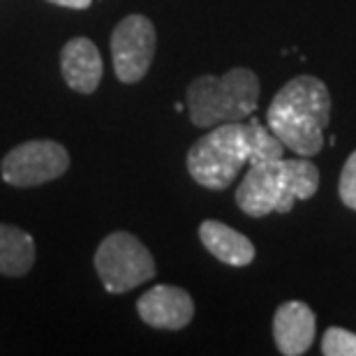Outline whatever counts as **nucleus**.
I'll return each instance as SVG.
<instances>
[{"label": "nucleus", "mask_w": 356, "mask_h": 356, "mask_svg": "<svg viewBox=\"0 0 356 356\" xmlns=\"http://www.w3.org/2000/svg\"><path fill=\"white\" fill-rule=\"evenodd\" d=\"M331 120V92L317 76L298 74L270 99L266 125L284 148L312 158L324 148V130Z\"/></svg>", "instance_id": "obj_1"}, {"label": "nucleus", "mask_w": 356, "mask_h": 356, "mask_svg": "<svg viewBox=\"0 0 356 356\" xmlns=\"http://www.w3.org/2000/svg\"><path fill=\"white\" fill-rule=\"evenodd\" d=\"M319 190V169L310 158L273 160L250 165L236 188V206L250 218L289 213L296 202L312 199Z\"/></svg>", "instance_id": "obj_2"}, {"label": "nucleus", "mask_w": 356, "mask_h": 356, "mask_svg": "<svg viewBox=\"0 0 356 356\" xmlns=\"http://www.w3.org/2000/svg\"><path fill=\"white\" fill-rule=\"evenodd\" d=\"M259 76L250 67H232L222 76L204 74L188 86V113L192 125L216 127L252 116L259 106Z\"/></svg>", "instance_id": "obj_3"}, {"label": "nucleus", "mask_w": 356, "mask_h": 356, "mask_svg": "<svg viewBox=\"0 0 356 356\" xmlns=\"http://www.w3.org/2000/svg\"><path fill=\"white\" fill-rule=\"evenodd\" d=\"M250 158L243 120L220 123L197 139L188 151V172L202 188L227 190Z\"/></svg>", "instance_id": "obj_4"}, {"label": "nucleus", "mask_w": 356, "mask_h": 356, "mask_svg": "<svg viewBox=\"0 0 356 356\" xmlns=\"http://www.w3.org/2000/svg\"><path fill=\"white\" fill-rule=\"evenodd\" d=\"M95 268L104 289L111 294H125L155 275L153 254L130 232H113L99 243Z\"/></svg>", "instance_id": "obj_5"}, {"label": "nucleus", "mask_w": 356, "mask_h": 356, "mask_svg": "<svg viewBox=\"0 0 356 356\" xmlns=\"http://www.w3.org/2000/svg\"><path fill=\"white\" fill-rule=\"evenodd\" d=\"M70 155L58 141H26L12 148L5 155L0 174L3 181L17 188H33V185L49 183L67 172Z\"/></svg>", "instance_id": "obj_6"}, {"label": "nucleus", "mask_w": 356, "mask_h": 356, "mask_svg": "<svg viewBox=\"0 0 356 356\" xmlns=\"http://www.w3.org/2000/svg\"><path fill=\"white\" fill-rule=\"evenodd\" d=\"M155 56V26L144 14H130L111 33L113 72L123 83H137L151 70Z\"/></svg>", "instance_id": "obj_7"}, {"label": "nucleus", "mask_w": 356, "mask_h": 356, "mask_svg": "<svg viewBox=\"0 0 356 356\" xmlns=\"http://www.w3.org/2000/svg\"><path fill=\"white\" fill-rule=\"evenodd\" d=\"M137 312L141 322L153 329L178 331L185 329L195 317V301L185 289L174 284H155L139 296Z\"/></svg>", "instance_id": "obj_8"}, {"label": "nucleus", "mask_w": 356, "mask_h": 356, "mask_svg": "<svg viewBox=\"0 0 356 356\" xmlns=\"http://www.w3.org/2000/svg\"><path fill=\"white\" fill-rule=\"evenodd\" d=\"M317 319L308 303L284 301L273 315V340L284 356H301L315 343Z\"/></svg>", "instance_id": "obj_9"}, {"label": "nucleus", "mask_w": 356, "mask_h": 356, "mask_svg": "<svg viewBox=\"0 0 356 356\" xmlns=\"http://www.w3.org/2000/svg\"><path fill=\"white\" fill-rule=\"evenodd\" d=\"M60 70L63 79L67 81L70 88L83 92V95H90V92L97 90L99 81H102L104 65L97 47L88 38H74L63 47Z\"/></svg>", "instance_id": "obj_10"}, {"label": "nucleus", "mask_w": 356, "mask_h": 356, "mask_svg": "<svg viewBox=\"0 0 356 356\" xmlns=\"http://www.w3.org/2000/svg\"><path fill=\"white\" fill-rule=\"evenodd\" d=\"M199 238L206 250L227 266L243 268L254 259L252 241L218 220H204L199 225Z\"/></svg>", "instance_id": "obj_11"}, {"label": "nucleus", "mask_w": 356, "mask_h": 356, "mask_svg": "<svg viewBox=\"0 0 356 356\" xmlns=\"http://www.w3.org/2000/svg\"><path fill=\"white\" fill-rule=\"evenodd\" d=\"M35 264V241L19 227L0 225V273L26 275Z\"/></svg>", "instance_id": "obj_12"}, {"label": "nucleus", "mask_w": 356, "mask_h": 356, "mask_svg": "<svg viewBox=\"0 0 356 356\" xmlns=\"http://www.w3.org/2000/svg\"><path fill=\"white\" fill-rule=\"evenodd\" d=\"M245 134H248V148H250L248 165H264V162H273L282 158L284 144L275 137L268 125H261L257 118H250L245 120Z\"/></svg>", "instance_id": "obj_13"}, {"label": "nucleus", "mask_w": 356, "mask_h": 356, "mask_svg": "<svg viewBox=\"0 0 356 356\" xmlns=\"http://www.w3.org/2000/svg\"><path fill=\"white\" fill-rule=\"evenodd\" d=\"M322 354L324 356H356V333L331 326L322 336Z\"/></svg>", "instance_id": "obj_14"}, {"label": "nucleus", "mask_w": 356, "mask_h": 356, "mask_svg": "<svg viewBox=\"0 0 356 356\" xmlns=\"http://www.w3.org/2000/svg\"><path fill=\"white\" fill-rule=\"evenodd\" d=\"M338 195L343 199L347 209L356 211V151L347 158L343 172H340V183H338Z\"/></svg>", "instance_id": "obj_15"}, {"label": "nucleus", "mask_w": 356, "mask_h": 356, "mask_svg": "<svg viewBox=\"0 0 356 356\" xmlns=\"http://www.w3.org/2000/svg\"><path fill=\"white\" fill-rule=\"evenodd\" d=\"M47 3H54L58 7H70V10H86V7H90L92 0H47Z\"/></svg>", "instance_id": "obj_16"}]
</instances>
